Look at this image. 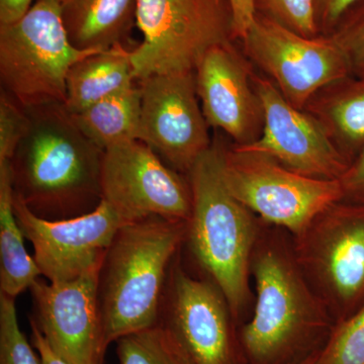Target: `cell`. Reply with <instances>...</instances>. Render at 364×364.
I'll use <instances>...</instances> for the list:
<instances>
[{
	"instance_id": "6da1fadb",
	"label": "cell",
	"mask_w": 364,
	"mask_h": 364,
	"mask_svg": "<svg viewBox=\"0 0 364 364\" xmlns=\"http://www.w3.org/2000/svg\"><path fill=\"white\" fill-rule=\"evenodd\" d=\"M251 277L255 306L239 330L247 364H296L322 350L336 323L299 268L293 244L261 228Z\"/></svg>"
},
{
	"instance_id": "7a4b0ae2",
	"label": "cell",
	"mask_w": 364,
	"mask_h": 364,
	"mask_svg": "<svg viewBox=\"0 0 364 364\" xmlns=\"http://www.w3.org/2000/svg\"><path fill=\"white\" fill-rule=\"evenodd\" d=\"M25 109L28 129L9 160L14 193L42 219L92 212L102 202L104 150L80 131L62 102Z\"/></svg>"
},
{
	"instance_id": "3957f363",
	"label": "cell",
	"mask_w": 364,
	"mask_h": 364,
	"mask_svg": "<svg viewBox=\"0 0 364 364\" xmlns=\"http://www.w3.org/2000/svg\"><path fill=\"white\" fill-rule=\"evenodd\" d=\"M188 222L153 217L119 228L100 268V310L107 347L159 324L170 268Z\"/></svg>"
},
{
	"instance_id": "277c9868",
	"label": "cell",
	"mask_w": 364,
	"mask_h": 364,
	"mask_svg": "<svg viewBox=\"0 0 364 364\" xmlns=\"http://www.w3.org/2000/svg\"><path fill=\"white\" fill-rule=\"evenodd\" d=\"M186 176L193 210L186 243L208 279L224 294L241 327L252 296L251 258L261 232L259 221L223 179L221 141H213Z\"/></svg>"
},
{
	"instance_id": "5b68a950",
	"label": "cell",
	"mask_w": 364,
	"mask_h": 364,
	"mask_svg": "<svg viewBox=\"0 0 364 364\" xmlns=\"http://www.w3.org/2000/svg\"><path fill=\"white\" fill-rule=\"evenodd\" d=\"M81 51L67 35L60 0H36L16 23L0 26L1 90L23 109L65 102L66 79Z\"/></svg>"
},
{
	"instance_id": "8992f818",
	"label": "cell",
	"mask_w": 364,
	"mask_h": 364,
	"mask_svg": "<svg viewBox=\"0 0 364 364\" xmlns=\"http://www.w3.org/2000/svg\"><path fill=\"white\" fill-rule=\"evenodd\" d=\"M136 25L143 35L131 50L136 81L196 71L208 50L236 42L229 0H138Z\"/></svg>"
},
{
	"instance_id": "52a82bcc",
	"label": "cell",
	"mask_w": 364,
	"mask_h": 364,
	"mask_svg": "<svg viewBox=\"0 0 364 364\" xmlns=\"http://www.w3.org/2000/svg\"><path fill=\"white\" fill-rule=\"evenodd\" d=\"M291 244L299 268L336 324L363 305L364 203H332Z\"/></svg>"
},
{
	"instance_id": "ba28073f",
	"label": "cell",
	"mask_w": 364,
	"mask_h": 364,
	"mask_svg": "<svg viewBox=\"0 0 364 364\" xmlns=\"http://www.w3.org/2000/svg\"><path fill=\"white\" fill-rule=\"evenodd\" d=\"M223 179L261 221L299 236L316 215L343 200L340 181L312 178L257 152L222 143Z\"/></svg>"
},
{
	"instance_id": "9c48e42d",
	"label": "cell",
	"mask_w": 364,
	"mask_h": 364,
	"mask_svg": "<svg viewBox=\"0 0 364 364\" xmlns=\"http://www.w3.org/2000/svg\"><path fill=\"white\" fill-rule=\"evenodd\" d=\"M240 42L248 61L299 109L322 88L351 76L344 53L330 36L303 37L255 14Z\"/></svg>"
},
{
	"instance_id": "30bf717a",
	"label": "cell",
	"mask_w": 364,
	"mask_h": 364,
	"mask_svg": "<svg viewBox=\"0 0 364 364\" xmlns=\"http://www.w3.org/2000/svg\"><path fill=\"white\" fill-rule=\"evenodd\" d=\"M102 200L124 224L159 217L188 222L193 195L188 176L168 166L149 146L133 140L104 151Z\"/></svg>"
},
{
	"instance_id": "8fae6325",
	"label": "cell",
	"mask_w": 364,
	"mask_h": 364,
	"mask_svg": "<svg viewBox=\"0 0 364 364\" xmlns=\"http://www.w3.org/2000/svg\"><path fill=\"white\" fill-rule=\"evenodd\" d=\"M159 323L193 364H247L240 326L224 294L210 279L186 272L178 254L170 268Z\"/></svg>"
},
{
	"instance_id": "7c38bea8",
	"label": "cell",
	"mask_w": 364,
	"mask_h": 364,
	"mask_svg": "<svg viewBox=\"0 0 364 364\" xmlns=\"http://www.w3.org/2000/svg\"><path fill=\"white\" fill-rule=\"evenodd\" d=\"M136 82L141 90L139 141L188 176L214 141L200 105L196 71L158 74Z\"/></svg>"
},
{
	"instance_id": "4fadbf2b",
	"label": "cell",
	"mask_w": 364,
	"mask_h": 364,
	"mask_svg": "<svg viewBox=\"0 0 364 364\" xmlns=\"http://www.w3.org/2000/svg\"><path fill=\"white\" fill-rule=\"evenodd\" d=\"M14 210L33 259L51 284L78 279L102 262L123 220L102 200L92 212L66 220H46L33 214L14 191Z\"/></svg>"
},
{
	"instance_id": "5bb4252c",
	"label": "cell",
	"mask_w": 364,
	"mask_h": 364,
	"mask_svg": "<svg viewBox=\"0 0 364 364\" xmlns=\"http://www.w3.org/2000/svg\"><path fill=\"white\" fill-rule=\"evenodd\" d=\"M253 82L264 109L262 134L250 145L233 147L267 155L301 176L340 181L350 162L335 147L317 119L287 102L267 77L254 72Z\"/></svg>"
},
{
	"instance_id": "9a60e30c",
	"label": "cell",
	"mask_w": 364,
	"mask_h": 364,
	"mask_svg": "<svg viewBox=\"0 0 364 364\" xmlns=\"http://www.w3.org/2000/svg\"><path fill=\"white\" fill-rule=\"evenodd\" d=\"M102 265L62 284L38 279L30 289L35 308L31 321L70 364H104L107 345L98 296Z\"/></svg>"
},
{
	"instance_id": "2e32d148",
	"label": "cell",
	"mask_w": 364,
	"mask_h": 364,
	"mask_svg": "<svg viewBox=\"0 0 364 364\" xmlns=\"http://www.w3.org/2000/svg\"><path fill=\"white\" fill-rule=\"evenodd\" d=\"M250 64L229 42L208 50L196 69V91L208 126L225 132L236 147L257 141L264 127Z\"/></svg>"
},
{
	"instance_id": "e0dca14e",
	"label": "cell",
	"mask_w": 364,
	"mask_h": 364,
	"mask_svg": "<svg viewBox=\"0 0 364 364\" xmlns=\"http://www.w3.org/2000/svg\"><path fill=\"white\" fill-rule=\"evenodd\" d=\"M136 1L60 0L62 20L72 45L81 51H104L124 44L136 23Z\"/></svg>"
},
{
	"instance_id": "ac0fdd59",
	"label": "cell",
	"mask_w": 364,
	"mask_h": 364,
	"mask_svg": "<svg viewBox=\"0 0 364 364\" xmlns=\"http://www.w3.org/2000/svg\"><path fill=\"white\" fill-rule=\"evenodd\" d=\"M349 162L364 148V79L348 76L314 95L305 107Z\"/></svg>"
},
{
	"instance_id": "d6986e66",
	"label": "cell",
	"mask_w": 364,
	"mask_h": 364,
	"mask_svg": "<svg viewBox=\"0 0 364 364\" xmlns=\"http://www.w3.org/2000/svg\"><path fill=\"white\" fill-rule=\"evenodd\" d=\"M136 83L131 50L124 44L79 60L68 72L64 105L71 114L85 111Z\"/></svg>"
},
{
	"instance_id": "ffe728a7",
	"label": "cell",
	"mask_w": 364,
	"mask_h": 364,
	"mask_svg": "<svg viewBox=\"0 0 364 364\" xmlns=\"http://www.w3.org/2000/svg\"><path fill=\"white\" fill-rule=\"evenodd\" d=\"M23 238L14 210L11 163L6 160L0 162V294L13 299L30 289L42 275Z\"/></svg>"
},
{
	"instance_id": "44dd1931",
	"label": "cell",
	"mask_w": 364,
	"mask_h": 364,
	"mask_svg": "<svg viewBox=\"0 0 364 364\" xmlns=\"http://www.w3.org/2000/svg\"><path fill=\"white\" fill-rule=\"evenodd\" d=\"M72 117L80 131L102 150L116 144L139 140L141 90L138 82Z\"/></svg>"
},
{
	"instance_id": "7402d4cb",
	"label": "cell",
	"mask_w": 364,
	"mask_h": 364,
	"mask_svg": "<svg viewBox=\"0 0 364 364\" xmlns=\"http://www.w3.org/2000/svg\"><path fill=\"white\" fill-rule=\"evenodd\" d=\"M116 344L119 364H193L173 335L160 323L122 337Z\"/></svg>"
},
{
	"instance_id": "603a6c76",
	"label": "cell",
	"mask_w": 364,
	"mask_h": 364,
	"mask_svg": "<svg viewBox=\"0 0 364 364\" xmlns=\"http://www.w3.org/2000/svg\"><path fill=\"white\" fill-rule=\"evenodd\" d=\"M316 364H364V301L335 325Z\"/></svg>"
},
{
	"instance_id": "cb8c5ba5",
	"label": "cell",
	"mask_w": 364,
	"mask_h": 364,
	"mask_svg": "<svg viewBox=\"0 0 364 364\" xmlns=\"http://www.w3.org/2000/svg\"><path fill=\"white\" fill-rule=\"evenodd\" d=\"M254 13L306 38L318 37L313 0H253Z\"/></svg>"
},
{
	"instance_id": "d4e9b609",
	"label": "cell",
	"mask_w": 364,
	"mask_h": 364,
	"mask_svg": "<svg viewBox=\"0 0 364 364\" xmlns=\"http://www.w3.org/2000/svg\"><path fill=\"white\" fill-rule=\"evenodd\" d=\"M18 326L16 299L0 294V364H42Z\"/></svg>"
},
{
	"instance_id": "484cf974",
	"label": "cell",
	"mask_w": 364,
	"mask_h": 364,
	"mask_svg": "<svg viewBox=\"0 0 364 364\" xmlns=\"http://www.w3.org/2000/svg\"><path fill=\"white\" fill-rule=\"evenodd\" d=\"M330 37L344 53L351 76L364 79V0L344 14Z\"/></svg>"
},
{
	"instance_id": "4316f807",
	"label": "cell",
	"mask_w": 364,
	"mask_h": 364,
	"mask_svg": "<svg viewBox=\"0 0 364 364\" xmlns=\"http://www.w3.org/2000/svg\"><path fill=\"white\" fill-rule=\"evenodd\" d=\"M28 114L14 98L1 90L0 95V162L13 158L28 129Z\"/></svg>"
},
{
	"instance_id": "83f0119b",
	"label": "cell",
	"mask_w": 364,
	"mask_h": 364,
	"mask_svg": "<svg viewBox=\"0 0 364 364\" xmlns=\"http://www.w3.org/2000/svg\"><path fill=\"white\" fill-rule=\"evenodd\" d=\"M360 0H313L318 35L330 36L345 14Z\"/></svg>"
},
{
	"instance_id": "f1b7e54d",
	"label": "cell",
	"mask_w": 364,
	"mask_h": 364,
	"mask_svg": "<svg viewBox=\"0 0 364 364\" xmlns=\"http://www.w3.org/2000/svg\"><path fill=\"white\" fill-rule=\"evenodd\" d=\"M340 183L343 191V200L364 203V148L350 163L340 179Z\"/></svg>"
},
{
	"instance_id": "f546056e",
	"label": "cell",
	"mask_w": 364,
	"mask_h": 364,
	"mask_svg": "<svg viewBox=\"0 0 364 364\" xmlns=\"http://www.w3.org/2000/svg\"><path fill=\"white\" fill-rule=\"evenodd\" d=\"M233 14L235 41H241L255 16L253 0H229Z\"/></svg>"
},
{
	"instance_id": "4dcf8cb0",
	"label": "cell",
	"mask_w": 364,
	"mask_h": 364,
	"mask_svg": "<svg viewBox=\"0 0 364 364\" xmlns=\"http://www.w3.org/2000/svg\"><path fill=\"white\" fill-rule=\"evenodd\" d=\"M33 4V0H0V26L11 25L20 21Z\"/></svg>"
},
{
	"instance_id": "1f68e13d",
	"label": "cell",
	"mask_w": 364,
	"mask_h": 364,
	"mask_svg": "<svg viewBox=\"0 0 364 364\" xmlns=\"http://www.w3.org/2000/svg\"><path fill=\"white\" fill-rule=\"evenodd\" d=\"M30 322L31 329H32V344L39 354L41 363L42 364H70L54 351L35 323L31 320Z\"/></svg>"
},
{
	"instance_id": "d6a6232c",
	"label": "cell",
	"mask_w": 364,
	"mask_h": 364,
	"mask_svg": "<svg viewBox=\"0 0 364 364\" xmlns=\"http://www.w3.org/2000/svg\"><path fill=\"white\" fill-rule=\"evenodd\" d=\"M321 351L317 352V353L313 354V355L309 356L304 360L299 361V363L296 364H316L318 360V354H320Z\"/></svg>"
}]
</instances>
